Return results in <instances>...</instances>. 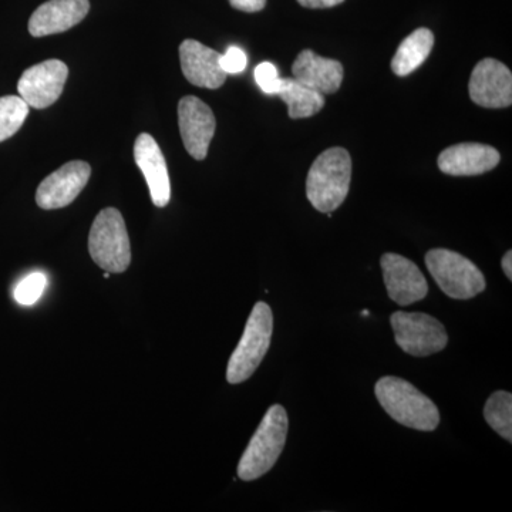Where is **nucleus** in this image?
Here are the masks:
<instances>
[{
	"instance_id": "f257e3e1",
	"label": "nucleus",
	"mask_w": 512,
	"mask_h": 512,
	"mask_svg": "<svg viewBox=\"0 0 512 512\" xmlns=\"http://www.w3.org/2000/svg\"><path fill=\"white\" fill-rule=\"evenodd\" d=\"M352 158L345 148L323 151L313 161L306 178V195L315 210L329 214L338 210L349 194Z\"/></svg>"
},
{
	"instance_id": "f03ea898",
	"label": "nucleus",
	"mask_w": 512,
	"mask_h": 512,
	"mask_svg": "<svg viewBox=\"0 0 512 512\" xmlns=\"http://www.w3.org/2000/svg\"><path fill=\"white\" fill-rule=\"evenodd\" d=\"M377 400L384 412L404 427L434 431L440 424V412L426 394L400 377H382L376 383Z\"/></svg>"
},
{
	"instance_id": "7ed1b4c3",
	"label": "nucleus",
	"mask_w": 512,
	"mask_h": 512,
	"mask_svg": "<svg viewBox=\"0 0 512 512\" xmlns=\"http://www.w3.org/2000/svg\"><path fill=\"white\" fill-rule=\"evenodd\" d=\"M288 427L286 410L281 404H274L266 412L239 461L238 477L242 481L258 480L272 470L284 451Z\"/></svg>"
},
{
	"instance_id": "20e7f679",
	"label": "nucleus",
	"mask_w": 512,
	"mask_h": 512,
	"mask_svg": "<svg viewBox=\"0 0 512 512\" xmlns=\"http://www.w3.org/2000/svg\"><path fill=\"white\" fill-rule=\"evenodd\" d=\"M274 332V315L265 302H258L252 309L244 335L229 359L227 380L229 384L247 382L261 365L271 346Z\"/></svg>"
},
{
	"instance_id": "39448f33",
	"label": "nucleus",
	"mask_w": 512,
	"mask_h": 512,
	"mask_svg": "<svg viewBox=\"0 0 512 512\" xmlns=\"http://www.w3.org/2000/svg\"><path fill=\"white\" fill-rule=\"evenodd\" d=\"M90 256L109 274H123L131 264L130 238L123 215L104 208L94 220L89 235Z\"/></svg>"
},
{
	"instance_id": "423d86ee",
	"label": "nucleus",
	"mask_w": 512,
	"mask_h": 512,
	"mask_svg": "<svg viewBox=\"0 0 512 512\" xmlns=\"http://www.w3.org/2000/svg\"><path fill=\"white\" fill-rule=\"evenodd\" d=\"M426 265L441 291L453 299L467 301L484 292L487 282L476 264L450 249H431Z\"/></svg>"
},
{
	"instance_id": "0eeeda50",
	"label": "nucleus",
	"mask_w": 512,
	"mask_h": 512,
	"mask_svg": "<svg viewBox=\"0 0 512 512\" xmlns=\"http://www.w3.org/2000/svg\"><path fill=\"white\" fill-rule=\"evenodd\" d=\"M390 323L397 345L409 355L426 357L447 346L448 335L443 323L427 313L394 312Z\"/></svg>"
},
{
	"instance_id": "6e6552de",
	"label": "nucleus",
	"mask_w": 512,
	"mask_h": 512,
	"mask_svg": "<svg viewBox=\"0 0 512 512\" xmlns=\"http://www.w3.org/2000/svg\"><path fill=\"white\" fill-rule=\"evenodd\" d=\"M67 76L69 67L66 63L45 60L23 72L18 83L19 96L33 109H47L62 96Z\"/></svg>"
},
{
	"instance_id": "1a4fd4ad",
	"label": "nucleus",
	"mask_w": 512,
	"mask_h": 512,
	"mask_svg": "<svg viewBox=\"0 0 512 512\" xmlns=\"http://www.w3.org/2000/svg\"><path fill=\"white\" fill-rule=\"evenodd\" d=\"M92 167L86 161H70L40 183L36 204L42 210L52 211L72 204L86 188Z\"/></svg>"
},
{
	"instance_id": "9d476101",
	"label": "nucleus",
	"mask_w": 512,
	"mask_h": 512,
	"mask_svg": "<svg viewBox=\"0 0 512 512\" xmlns=\"http://www.w3.org/2000/svg\"><path fill=\"white\" fill-rule=\"evenodd\" d=\"M470 99L484 109H505L512 103V74L504 63L484 59L477 63L468 83Z\"/></svg>"
},
{
	"instance_id": "9b49d317",
	"label": "nucleus",
	"mask_w": 512,
	"mask_h": 512,
	"mask_svg": "<svg viewBox=\"0 0 512 512\" xmlns=\"http://www.w3.org/2000/svg\"><path fill=\"white\" fill-rule=\"evenodd\" d=\"M178 126L188 154L195 160H204L217 127L210 106L198 97H183L178 104Z\"/></svg>"
},
{
	"instance_id": "f8f14e48",
	"label": "nucleus",
	"mask_w": 512,
	"mask_h": 512,
	"mask_svg": "<svg viewBox=\"0 0 512 512\" xmlns=\"http://www.w3.org/2000/svg\"><path fill=\"white\" fill-rule=\"evenodd\" d=\"M380 265L389 298L397 305L409 306L426 298L429 293L426 276L413 261L389 252L382 256Z\"/></svg>"
},
{
	"instance_id": "ddd939ff",
	"label": "nucleus",
	"mask_w": 512,
	"mask_h": 512,
	"mask_svg": "<svg viewBox=\"0 0 512 512\" xmlns=\"http://www.w3.org/2000/svg\"><path fill=\"white\" fill-rule=\"evenodd\" d=\"M181 69L185 79L204 89H220L228 74L221 67V53L197 40H184L180 46Z\"/></svg>"
},
{
	"instance_id": "4468645a",
	"label": "nucleus",
	"mask_w": 512,
	"mask_h": 512,
	"mask_svg": "<svg viewBox=\"0 0 512 512\" xmlns=\"http://www.w3.org/2000/svg\"><path fill=\"white\" fill-rule=\"evenodd\" d=\"M134 160L146 178L153 204L158 208L167 207L171 200L170 175L163 151L150 134L143 133L137 137Z\"/></svg>"
},
{
	"instance_id": "2eb2a0df",
	"label": "nucleus",
	"mask_w": 512,
	"mask_h": 512,
	"mask_svg": "<svg viewBox=\"0 0 512 512\" xmlns=\"http://www.w3.org/2000/svg\"><path fill=\"white\" fill-rule=\"evenodd\" d=\"M501 156L494 147L481 143H461L446 148L439 156V168L453 177H473L494 170Z\"/></svg>"
},
{
	"instance_id": "dca6fc26",
	"label": "nucleus",
	"mask_w": 512,
	"mask_h": 512,
	"mask_svg": "<svg viewBox=\"0 0 512 512\" xmlns=\"http://www.w3.org/2000/svg\"><path fill=\"white\" fill-rule=\"evenodd\" d=\"M89 10V0H49L30 16L29 33L33 37H45L66 32L79 25Z\"/></svg>"
},
{
	"instance_id": "f3484780",
	"label": "nucleus",
	"mask_w": 512,
	"mask_h": 512,
	"mask_svg": "<svg viewBox=\"0 0 512 512\" xmlns=\"http://www.w3.org/2000/svg\"><path fill=\"white\" fill-rule=\"evenodd\" d=\"M293 79L298 80L305 86L311 87L320 94H332L338 92L342 86L343 70L342 63L338 60L328 59L319 56L313 50H303L296 57L292 66Z\"/></svg>"
},
{
	"instance_id": "a211bd4d",
	"label": "nucleus",
	"mask_w": 512,
	"mask_h": 512,
	"mask_svg": "<svg viewBox=\"0 0 512 512\" xmlns=\"http://www.w3.org/2000/svg\"><path fill=\"white\" fill-rule=\"evenodd\" d=\"M434 46V35L430 29L414 30L412 35L400 43L396 55L393 56L392 70L396 76H409L426 62Z\"/></svg>"
},
{
	"instance_id": "6ab92c4d",
	"label": "nucleus",
	"mask_w": 512,
	"mask_h": 512,
	"mask_svg": "<svg viewBox=\"0 0 512 512\" xmlns=\"http://www.w3.org/2000/svg\"><path fill=\"white\" fill-rule=\"evenodd\" d=\"M275 96L281 97L288 106L292 120L308 119L325 107V97L311 87L305 86L293 77L281 80V87Z\"/></svg>"
},
{
	"instance_id": "aec40b11",
	"label": "nucleus",
	"mask_w": 512,
	"mask_h": 512,
	"mask_svg": "<svg viewBox=\"0 0 512 512\" xmlns=\"http://www.w3.org/2000/svg\"><path fill=\"white\" fill-rule=\"evenodd\" d=\"M484 419L495 433L508 443L512 441V396L508 392L491 394L484 407Z\"/></svg>"
},
{
	"instance_id": "412c9836",
	"label": "nucleus",
	"mask_w": 512,
	"mask_h": 512,
	"mask_svg": "<svg viewBox=\"0 0 512 512\" xmlns=\"http://www.w3.org/2000/svg\"><path fill=\"white\" fill-rule=\"evenodd\" d=\"M28 116L29 106L22 97H0V143L15 136Z\"/></svg>"
},
{
	"instance_id": "4be33fe9",
	"label": "nucleus",
	"mask_w": 512,
	"mask_h": 512,
	"mask_svg": "<svg viewBox=\"0 0 512 512\" xmlns=\"http://www.w3.org/2000/svg\"><path fill=\"white\" fill-rule=\"evenodd\" d=\"M46 285V275L42 272H33L16 285L13 296L20 305H33V303L39 301Z\"/></svg>"
},
{
	"instance_id": "5701e85b",
	"label": "nucleus",
	"mask_w": 512,
	"mask_h": 512,
	"mask_svg": "<svg viewBox=\"0 0 512 512\" xmlns=\"http://www.w3.org/2000/svg\"><path fill=\"white\" fill-rule=\"evenodd\" d=\"M255 80L262 92L268 96H275L281 87L282 77H279L275 64L264 62L256 66Z\"/></svg>"
},
{
	"instance_id": "b1692460",
	"label": "nucleus",
	"mask_w": 512,
	"mask_h": 512,
	"mask_svg": "<svg viewBox=\"0 0 512 512\" xmlns=\"http://www.w3.org/2000/svg\"><path fill=\"white\" fill-rule=\"evenodd\" d=\"M248 59L244 50L237 46L229 47L225 55H221V67L227 74H238L247 69Z\"/></svg>"
},
{
	"instance_id": "393cba45",
	"label": "nucleus",
	"mask_w": 512,
	"mask_h": 512,
	"mask_svg": "<svg viewBox=\"0 0 512 512\" xmlns=\"http://www.w3.org/2000/svg\"><path fill=\"white\" fill-rule=\"evenodd\" d=\"M229 3L232 8L247 13L261 12L266 6V0H229Z\"/></svg>"
},
{
	"instance_id": "a878e982",
	"label": "nucleus",
	"mask_w": 512,
	"mask_h": 512,
	"mask_svg": "<svg viewBox=\"0 0 512 512\" xmlns=\"http://www.w3.org/2000/svg\"><path fill=\"white\" fill-rule=\"evenodd\" d=\"M345 0H298L299 5L308 9H329L335 8Z\"/></svg>"
},
{
	"instance_id": "bb28decb",
	"label": "nucleus",
	"mask_w": 512,
	"mask_h": 512,
	"mask_svg": "<svg viewBox=\"0 0 512 512\" xmlns=\"http://www.w3.org/2000/svg\"><path fill=\"white\" fill-rule=\"evenodd\" d=\"M501 265H503V271L504 274L507 275V278L512 279V252L508 251L507 254L503 256V262H501Z\"/></svg>"
},
{
	"instance_id": "cd10ccee",
	"label": "nucleus",
	"mask_w": 512,
	"mask_h": 512,
	"mask_svg": "<svg viewBox=\"0 0 512 512\" xmlns=\"http://www.w3.org/2000/svg\"><path fill=\"white\" fill-rule=\"evenodd\" d=\"M362 315H363V316H367V315H369V312H367V311H363Z\"/></svg>"
}]
</instances>
